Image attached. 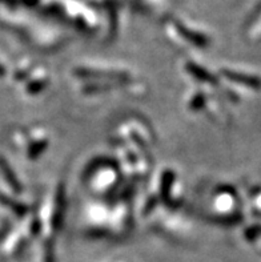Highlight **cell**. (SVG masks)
Instances as JSON below:
<instances>
[{
	"mask_svg": "<svg viewBox=\"0 0 261 262\" xmlns=\"http://www.w3.org/2000/svg\"><path fill=\"white\" fill-rule=\"evenodd\" d=\"M0 170L3 172L4 177H6V180H7V183L10 184L11 188H13V189L16 190V192H19L20 190L19 181L16 180V177H15V173L11 170V168L8 166V164H7V161L4 159H0Z\"/></svg>",
	"mask_w": 261,
	"mask_h": 262,
	"instance_id": "cell-1",
	"label": "cell"
},
{
	"mask_svg": "<svg viewBox=\"0 0 261 262\" xmlns=\"http://www.w3.org/2000/svg\"><path fill=\"white\" fill-rule=\"evenodd\" d=\"M2 75H4V68L0 66V76H2Z\"/></svg>",
	"mask_w": 261,
	"mask_h": 262,
	"instance_id": "cell-2",
	"label": "cell"
}]
</instances>
